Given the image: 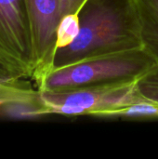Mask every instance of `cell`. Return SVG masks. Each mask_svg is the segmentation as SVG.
<instances>
[{"instance_id":"obj_5","label":"cell","mask_w":158,"mask_h":159,"mask_svg":"<svg viewBox=\"0 0 158 159\" xmlns=\"http://www.w3.org/2000/svg\"><path fill=\"white\" fill-rule=\"evenodd\" d=\"M86 0H25L35 61V76L40 79L52 69L56 51V31L67 14L78 13Z\"/></svg>"},{"instance_id":"obj_4","label":"cell","mask_w":158,"mask_h":159,"mask_svg":"<svg viewBox=\"0 0 158 159\" xmlns=\"http://www.w3.org/2000/svg\"><path fill=\"white\" fill-rule=\"evenodd\" d=\"M0 62L18 75L35 72L32 31L25 0H0Z\"/></svg>"},{"instance_id":"obj_6","label":"cell","mask_w":158,"mask_h":159,"mask_svg":"<svg viewBox=\"0 0 158 159\" xmlns=\"http://www.w3.org/2000/svg\"><path fill=\"white\" fill-rule=\"evenodd\" d=\"M142 48L158 65V0H135Z\"/></svg>"},{"instance_id":"obj_2","label":"cell","mask_w":158,"mask_h":159,"mask_svg":"<svg viewBox=\"0 0 158 159\" xmlns=\"http://www.w3.org/2000/svg\"><path fill=\"white\" fill-rule=\"evenodd\" d=\"M157 64L142 48L96 56L53 68L40 79L41 91L138 81Z\"/></svg>"},{"instance_id":"obj_1","label":"cell","mask_w":158,"mask_h":159,"mask_svg":"<svg viewBox=\"0 0 158 159\" xmlns=\"http://www.w3.org/2000/svg\"><path fill=\"white\" fill-rule=\"evenodd\" d=\"M78 17L79 33L69 46L56 50L52 69L142 48L135 0H86Z\"/></svg>"},{"instance_id":"obj_7","label":"cell","mask_w":158,"mask_h":159,"mask_svg":"<svg viewBox=\"0 0 158 159\" xmlns=\"http://www.w3.org/2000/svg\"><path fill=\"white\" fill-rule=\"evenodd\" d=\"M104 118L158 119V103L143 98L124 108L109 113Z\"/></svg>"},{"instance_id":"obj_3","label":"cell","mask_w":158,"mask_h":159,"mask_svg":"<svg viewBox=\"0 0 158 159\" xmlns=\"http://www.w3.org/2000/svg\"><path fill=\"white\" fill-rule=\"evenodd\" d=\"M137 82H121L60 91H41V99L49 115L104 118L109 113L143 99L139 93Z\"/></svg>"},{"instance_id":"obj_8","label":"cell","mask_w":158,"mask_h":159,"mask_svg":"<svg viewBox=\"0 0 158 159\" xmlns=\"http://www.w3.org/2000/svg\"><path fill=\"white\" fill-rule=\"evenodd\" d=\"M79 29L80 23L78 13H71L65 15L60 20L57 27L56 50L69 46L77 36Z\"/></svg>"},{"instance_id":"obj_9","label":"cell","mask_w":158,"mask_h":159,"mask_svg":"<svg viewBox=\"0 0 158 159\" xmlns=\"http://www.w3.org/2000/svg\"><path fill=\"white\" fill-rule=\"evenodd\" d=\"M137 88L142 98L158 103V65L138 80Z\"/></svg>"}]
</instances>
